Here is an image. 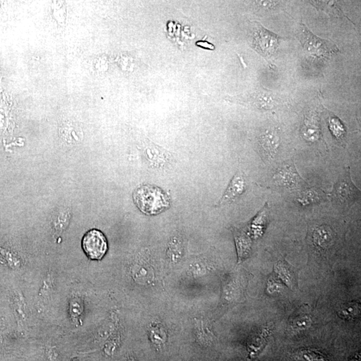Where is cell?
Returning <instances> with one entry per match:
<instances>
[{
    "label": "cell",
    "mask_w": 361,
    "mask_h": 361,
    "mask_svg": "<svg viewBox=\"0 0 361 361\" xmlns=\"http://www.w3.org/2000/svg\"><path fill=\"white\" fill-rule=\"evenodd\" d=\"M142 156L149 167L164 168L171 162V154L163 148L150 141L144 142L142 147Z\"/></svg>",
    "instance_id": "cell-6"
},
{
    "label": "cell",
    "mask_w": 361,
    "mask_h": 361,
    "mask_svg": "<svg viewBox=\"0 0 361 361\" xmlns=\"http://www.w3.org/2000/svg\"><path fill=\"white\" fill-rule=\"evenodd\" d=\"M351 361H360V357H357V358L353 359Z\"/></svg>",
    "instance_id": "cell-19"
},
{
    "label": "cell",
    "mask_w": 361,
    "mask_h": 361,
    "mask_svg": "<svg viewBox=\"0 0 361 361\" xmlns=\"http://www.w3.org/2000/svg\"><path fill=\"white\" fill-rule=\"evenodd\" d=\"M253 47L263 56H272L276 51L280 37L267 30L258 23L253 26Z\"/></svg>",
    "instance_id": "cell-5"
},
{
    "label": "cell",
    "mask_w": 361,
    "mask_h": 361,
    "mask_svg": "<svg viewBox=\"0 0 361 361\" xmlns=\"http://www.w3.org/2000/svg\"><path fill=\"white\" fill-rule=\"evenodd\" d=\"M249 103L254 105L257 108L271 109L278 104V101L270 93L258 92L251 96Z\"/></svg>",
    "instance_id": "cell-10"
},
{
    "label": "cell",
    "mask_w": 361,
    "mask_h": 361,
    "mask_svg": "<svg viewBox=\"0 0 361 361\" xmlns=\"http://www.w3.org/2000/svg\"><path fill=\"white\" fill-rule=\"evenodd\" d=\"M83 247L87 256L91 259L100 260L106 254L108 243L104 234L98 230H91L83 237Z\"/></svg>",
    "instance_id": "cell-4"
},
{
    "label": "cell",
    "mask_w": 361,
    "mask_h": 361,
    "mask_svg": "<svg viewBox=\"0 0 361 361\" xmlns=\"http://www.w3.org/2000/svg\"><path fill=\"white\" fill-rule=\"evenodd\" d=\"M275 181L283 186H296L300 182L301 177L298 174L295 167L292 164L283 166L274 175Z\"/></svg>",
    "instance_id": "cell-9"
},
{
    "label": "cell",
    "mask_w": 361,
    "mask_h": 361,
    "mask_svg": "<svg viewBox=\"0 0 361 361\" xmlns=\"http://www.w3.org/2000/svg\"><path fill=\"white\" fill-rule=\"evenodd\" d=\"M245 189V180L242 173L238 171L230 181L225 192L218 202V206H226L235 202L243 194Z\"/></svg>",
    "instance_id": "cell-7"
},
{
    "label": "cell",
    "mask_w": 361,
    "mask_h": 361,
    "mask_svg": "<svg viewBox=\"0 0 361 361\" xmlns=\"http://www.w3.org/2000/svg\"><path fill=\"white\" fill-rule=\"evenodd\" d=\"M360 196V191L351 180L349 168L339 177L332 191L333 201L341 205H349L355 202Z\"/></svg>",
    "instance_id": "cell-2"
},
{
    "label": "cell",
    "mask_w": 361,
    "mask_h": 361,
    "mask_svg": "<svg viewBox=\"0 0 361 361\" xmlns=\"http://www.w3.org/2000/svg\"><path fill=\"white\" fill-rule=\"evenodd\" d=\"M235 240L240 260L248 255L251 249V241L248 237L242 232H236Z\"/></svg>",
    "instance_id": "cell-15"
},
{
    "label": "cell",
    "mask_w": 361,
    "mask_h": 361,
    "mask_svg": "<svg viewBox=\"0 0 361 361\" xmlns=\"http://www.w3.org/2000/svg\"><path fill=\"white\" fill-rule=\"evenodd\" d=\"M259 144L263 159L270 161L278 151L280 136L274 130H267L259 136Z\"/></svg>",
    "instance_id": "cell-8"
},
{
    "label": "cell",
    "mask_w": 361,
    "mask_h": 361,
    "mask_svg": "<svg viewBox=\"0 0 361 361\" xmlns=\"http://www.w3.org/2000/svg\"><path fill=\"white\" fill-rule=\"evenodd\" d=\"M301 42L306 52L315 58H325L338 50L336 45L314 36L306 26L303 28Z\"/></svg>",
    "instance_id": "cell-3"
},
{
    "label": "cell",
    "mask_w": 361,
    "mask_h": 361,
    "mask_svg": "<svg viewBox=\"0 0 361 361\" xmlns=\"http://www.w3.org/2000/svg\"><path fill=\"white\" fill-rule=\"evenodd\" d=\"M295 361H329L321 353L309 349H301L292 354Z\"/></svg>",
    "instance_id": "cell-14"
},
{
    "label": "cell",
    "mask_w": 361,
    "mask_h": 361,
    "mask_svg": "<svg viewBox=\"0 0 361 361\" xmlns=\"http://www.w3.org/2000/svg\"><path fill=\"white\" fill-rule=\"evenodd\" d=\"M261 6L266 7V8H270V7H274V5L278 4V1H257Z\"/></svg>",
    "instance_id": "cell-18"
},
{
    "label": "cell",
    "mask_w": 361,
    "mask_h": 361,
    "mask_svg": "<svg viewBox=\"0 0 361 361\" xmlns=\"http://www.w3.org/2000/svg\"><path fill=\"white\" fill-rule=\"evenodd\" d=\"M338 315L341 319L347 321L358 319L361 315V304L357 302H347L341 306Z\"/></svg>",
    "instance_id": "cell-12"
},
{
    "label": "cell",
    "mask_w": 361,
    "mask_h": 361,
    "mask_svg": "<svg viewBox=\"0 0 361 361\" xmlns=\"http://www.w3.org/2000/svg\"><path fill=\"white\" fill-rule=\"evenodd\" d=\"M274 271L278 274V276L280 277V278L284 281L285 284L288 285V286L291 287V288H293L294 284V273L286 261L279 260L275 264Z\"/></svg>",
    "instance_id": "cell-13"
},
{
    "label": "cell",
    "mask_w": 361,
    "mask_h": 361,
    "mask_svg": "<svg viewBox=\"0 0 361 361\" xmlns=\"http://www.w3.org/2000/svg\"><path fill=\"white\" fill-rule=\"evenodd\" d=\"M320 200H321V194H319V191L316 189H310L304 191L298 201L302 204L307 205L317 202Z\"/></svg>",
    "instance_id": "cell-17"
},
{
    "label": "cell",
    "mask_w": 361,
    "mask_h": 361,
    "mask_svg": "<svg viewBox=\"0 0 361 361\" xmlns=\"http://www.w3.org/2000/svg\"><path fill=\"white\" fill-rule=\"evenodd\" d=\"M312 320L308 316H298L291 322V327L296 331H302L310 328Z\"/></svg>",
    "instance_id": "cell-16"
},
{
    "label": "cell",
    "mask_w": 361,
    "mask_h": 361,
    "mask_svg": "<svg viewBox=\"0 0 361 361\" xmlns=\"http://www.w3.org/2000/svg\"><path fill=\"white\" fill-rule=\"evenodd\" d=\"M132 198L140 212L149 216H155L170 208V199L159 187L142 185L134 190Z\"/></svg>",
    "instance_id": "cell-1"
},
{
    "label": "cell",
    "mask_w": 361,
    "mask_h": 361,
    "mask_svg": "<svg viewBox=\"0 0 361 361\" xmlns=\"http://www.w3.org/2000/svg\"><path fill=\"white\" fill-rule=\"evenodd\" d=\"M333 239V232L329 228L326 226L320 227L314 232V243L320 248L325 249L331 246Z\"/></svg>",
    "instance_id": "cell-11"
}]
</instances>
